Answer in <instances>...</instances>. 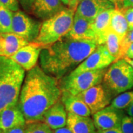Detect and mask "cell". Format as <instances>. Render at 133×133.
<instances>
[{
  "label": "cell",
  "instance_id": "28",
  "mask_svg": "<svg viewBox=\"0 0 133 133\" xmlns=\"http://www.w3.org/2000/svg\"><path fill=\"white\" fill-rule=\"evenodd\" d=\"M0 5L8 8L12 12L19 11V1L18 0H0Z\"/></svg>",
  "mask_w": 133,
  "mask_h": 133
},
{
  "label": "cell",
  "instance_id": "43",
  "mask_svg": "<svg viewBox=\"0 0 133 133\" xmlns=\"http://www.w3.org/2000/svg\"><path fill=\"white\" fill-rule=\"evenodd\" d=\"M121 1H123V0H121Z\"/></svg>",
  "mask_w": 133,
  "mask_h": 133
},
{
  "label": "cell",
  "instance_id": "41",
  "mask_svg": "<svg viewBox=\"0 0 133 133\" xmlns=\"http://www.w3.org/2000/svg\"><path fill=\"white\" fill-rule=\"evenodd\" d=\"M118 1H119V4L120 3H121V4H122V1H121V0H118Z\"/></svg>",
  "mask_w": 133,
  "mask_h": 133
},
{
  "label": "cell",
  "instance_id": "42",
  "mask_svg": "<svg viewBox=\"0 0 133 133\" xmlns=\"http://www.w3.org/2000/svg\"><path fill=\"white\" fill-rule=\"evenodd\" d=\"M3 132V131L1 130V129H0V133H2Z\"/></svg>",
  "mask_w": 133,
  "mask_h": 133
},
{
  "label": "cell",
  "instance_id": "5",
  "mask_svg": "<svg viewBox=\"0 0 133 133\" xmlns=\"http://www.w3.org/2000/svg\"><path fill=\"white\" fill-rule=\"evenodd\" d=\"M102 82L113 96L126 92L133 87V67L124 59L118 60L106 70Z\"/></svg>",
  "mask_w": 133,
  "mask_h": 133
},
{
  "label": "cell",
  "instance_id": "12",
  "mask_svg": "<svg viewBox=\"0 0 133 133\" xmlns=\"http://www.w3.org/2000/svg\"><path fill=\"white\" fill-rule=\"evenodd\" d=\"M42 49V47L35 43H30L29 45L22 48L9 58L25 70L29 71L36 65Z\"/></svg>",
  "mask_w": 133,
  "mask_h": 133
},
{
  "label": "cell",
  "instance_id": "25",
  "mask_svg": "<svg viewBox=\"0 0 133 133\" xmlns=\"http://www.w3.org/2000/svg\"><path fill=\"white\" fill-rule=\"evenodd\" d=\"M26 133H54L52 129L43 122L27 124Z\"/></svg>",
  "mask_w": 133,
  "mask_h": 133
},
{
  "label": "cell",
  "instance_id": "30",
  "mask_svg": "<svg viewBox=\"0 0 133 133\" xmlns=\"http://www.w3.org/2000/svg\"><path fill=\"white\" fill-rule=\"evenodd\" d=\"M35 1V0H18L19 4H21L23 9L27 12H31Z\"/></svg>",
  "mask_w": 133,
  "mask_h": 133
},
{
  "label": "cell",
  "instance_id": "23",
  "mask_svg": "<svg viewBox=\"0 0 133 133\" xmlns=\"http://www.w3.org/2000/svg\"><path fill=\"white\" fill-rule=\"evenodd\" d=\"M13 13L11 10L0 5V33L11 32Z\"/></svg>",
  "mask_w": 133,
  "mask_h": 133
},
{
  "label": "cell",
  "instance_id": "29",
  "mask_svg": "<svg viewBox=\"0 0 133 133\" xmlns=\"http://www.w3.org/2000/svg\"><path fill=\"white\" fill-rule=\"evenodd\" d=\"M120 8L122 12L125 16L126 21L128 24L129 29L133 28V8Z\"/></svg>",
  "mask_w": 133,
  "mask_h": 133
},
{
  "label": "cell",
  "instance_id": "34",
  "mask_svg": "<svg viewBox=\"0 0 133 133\" xmlns=\"http://www.w3.org/2000/svg\"><path fill=\"white\" fill-rule=\"evenodd\" d=\"M81 0H70V2L69 4V8H70L71 9H74L76 11V8L79 3L80 2Z\"/></svg>",
  "mask_w": 133,
  "mask_h": 133
},
{
  "label": "cell",
  "instance_id": "2",
  "mask_svg": "<svg viewBox=\"0 0 133 133\" xmlns=\"http://www.w3.org/2000/svg\"><path fill=\"white\" fill-rule=\"evenodd\" d=\"M98 46L94 40L75 39L65 35L43 48L39 66L46 74L60 80L74 70Z\"/></svg>",
  "mask_w": 133,
  "mask_h": 133
},
{
  "label": "cell",
  "instance_id": "16",
  "mask_svg": "<svg viewBox=\"0 0 133 133\" xmlns=\"http://www.w3.org/2000/svg\"><path fill=\"white\" fill-rule=\"evenodd\" d=\"M61 0H35L31 13L36 17L45 21L64 8Z\"/></svg>",
  "mask_w": 133,
  "mask_h": 133
},
{
  "label": "cell",
  "instance_id": "37",
  "mask_svg": "<svg viewBox=\"0 0 133 133\" xmlns=\"http://www.w3.org/2000/svg\"><path fill=\"white\" fill-rule=\"evenodd\" d=\"M126 112L127 113L128 115L133 117V102L126 109Z\"/></svg>",
  "mask_w": 133,
  "mask_h": 133
},
{
  "label": "cell",
  "instance_id": "19",
  "mask_svg": "<svg viewBox=\"0 0 133 133\" xmlns=\"http://www.w3.org/2000/svg\"><path fill=\"white\" fill-rule=\"evenodd\" d=\"M61 101L68 113L83 116H90L92 115L87 105L77 95L74 96L62 91Z\"/></svg>",
  "mask_w": 133,
  "mask_h": 133
},
{
  "label": "cell",
  "instance_id": "14",
  "mask_svg": "<svg viewBox=\"0 0 133 133\" xmlns=\"http://www.w3.org/2000/svg\"><path fill=\"white\" fill-rule=\"evenodd\" d=\"M68 112L64 105L59 100L46 111L41 122L44 123L52 130L66 126Z\"/></svg>",
  "mask_w": 133,
  "mask_h": 133
},
{
  "label": "cell",
  "instance_id": "6",
  "mask_svg": "<svg viewBox=\"0 0 133 133\" xmlns=\"http://www.w3.org/2000/svg\"><path fill=\"white\" fill-rule=\"evenodd\" d=\"M106 70V69H104L85 71L75 75H68L59 80L61 90L72 95H78L93 86L101 84Z\"/></svg>",
  "mask_w": 133,
  "mask_h": 133
},
{
  "label": "cell",
  "instance_id": "10",
  "mask_svg": "<svg viewBox=\"0 0 133 133\" xmlns=\"http://www.w3.org/2000/svg\"><path fill=\"white\" fill-rule=\"evenodd\" d=\"M124 116L123 110L115 109L109 105L93 114L92 118L97 130H106L121 128V121Z\"/></svg>",
  "mask_w": 133,
  "mask_h": 133
},
{
  "label": "cell",
  "instance_id": "26",
  "mask_svg": "<svg viewBox=\"0 0 133 133\" xmlns=\"http://www.w3.org/2000/svg\"><path fill=\"white\" fill-rule=\"evenodd\" d=\"M121 129L123 133H133V117L124 116L121 121Z\"/></svg>",
  "mask_w": 133,
  "mask_h": 133
},
{
  "label": "cell",
  "instance_id": "3",
  "mask_svg": "<svg viewBox=\"0 0 133 133\" xmlns=\"http://www.w3.org/2000/svg\"><path fill=\"white\" fill-rule=\"evenodd\" d=\"M25 73L9 57L0 56V112L18 104Z\"/></svg>",
  "mask_w": 133,
  "mask_h": 133
},
{
  "label": "cell",
  "instance_id": "39",
  "mask_svg": "<svg viewBox=\"0 0 133 133\" xmlns=\"http://www.w3.org/2000/svg\"><path fill=\"white\" fill-rule=\"evenodd\" d=\"M109 1H112V3H114L115 4V7H117L119 4V1L118 0H109Z\"/></svg>",
  "mask_w": 133,
  "mask_h": 133
},
{
  "label": "cell",
  "instance_id": "15",
  "mask_svg": "<svg viewBox=\"0 0 133 133\" xmlns=\"http://www.w3.org/2000/svg\"><path fill=\"white\" fill-rule=\"evenodd\" d=\"M30 43L12 32L0 33V56L10 57Z\"/></svg>",
  "mask_w": 133,
  "mask_h": 133
},
{
  "label": "cell",
  "instance_id": "9",
  "mask_svg": "<svg viewBox=\"0 0 133 133\" xmlns=\"http://www.w3.org/2000/svg\"><path fill=\"white\" fill-rule=\"evenodd\" d=\"M90 109L92 115L96 114L110 104L113 96L103 84H97L77 95Z\"/></svg>",
  "mask_w": 133,
  "mask_h": 133
},
{
  "label": "cell",
  "instance_id": "44",
  "mask_svg": "<svg viewBox=\"0 0 133 133\" xmlns=\"http://www.w3.org/2000/svg\"><path fill=\"white\" fill-rule=\"evenodd\" d=\"M2 133H3V132H2Z\"/></svg>",
  "mask_w": 133,
  "mask_h": 133
},
{
  "label": "cell",
  "instance_id": "11",
  "mask_svg": "<svg viewBox=\"0 0 133 133\" xmlns=\"http://www.w3.org/2000/svg\"><path fill=\"white\" fill-rule=\"evenodd\" d=\"M115 8V4L109 0H81L75 13L86 19L93 21L105 11Z\"/></svg>",
  "mask_w": 133,
  "mask_h": 133
},
{
  "label": "cell",
  "instance_id": "38",
  "mask_svg": "<svg viewBox=\"0 0 133 133\" xmlns=\"http://www.w3.org/2000/svg\"><path fill=\"white\" fill-rule=\"evenodd\" d=\"M123 59L133 67V59H129V58H127V57H124Z\"/></svg>",
  "mask_w": 133,
  "mask_h": 133
},
{
  "label": "cell",
  "instance_id": "35",
  "mask_svg": "<svg viewBox=\"0 0 133 133\" xmlns=\"http://www.w3.org/2000/svg\"><path fill=\"white\" fill-rule=\"evenodd\" d=\"M53 132H54V133H73L67 126L66 127L65 126V127L61 128L56 129L54 130Z\"/></svg>",
  "mask_w": 133,
  "mask_h": 133
},
{
  "label": "cell",
  "instance_id": "21",
  "mask_svg": "<svg viewBox=\"0 0 133 133\" xmlns=\"http://www.w3.org/2000/svg\"><path fill=\"white\" fill-rule=\"evenodd\" d=\"M110 29L121 38L124 39L129 29L128 24L120 8H115L111 16Z\"/></svg>",
  "mask_w": 133,
  "mask_h": 133
},
{
  "label": "cell",
  "instance_id": "32",
  "mask_svg": "<svg viewBox=\"0 0 133 133\" xmlns=\"http://www.w3.org/2000/svg\"><path fill=\"white\" fill-rule=\"evenodd\" d=\"M97 133H123L121 128H116L106 130H97Z\"/></svg>",
  "mask_w": 133,
  "mask_h": 133
},
{
  "label": "cell",
  "instance_id": "4",
  "mask_svg": "<svg viewBox=\"0 0 133 133\" xmlns=\"http://www.w3.org/2000/svg\"><path fill=\"white\" fill-rule=\"evenodd\" d=\"M75 11L64 8L41 23L38 37L33 43L44 48L65 36L71 30Z\"/></svg>",
  "mask_w": 133,
  "mask_h": 133
},
{
  "label": "cell",
  "instance_id": "40",
  "mask_svg": "<svg viewBox=\"0 0 133 133\" xmlns=\"http://www.w3.org/2000/svg\"><path fill=\"white\" fill-rule=\"evenodd\" d=\"M61 1H62V3H64V4L67 5V6H69V2H70V0H61Z\"/></svg>",
  "mask_w": 133,
  "mask_h": 133
},
{
  "label": "cell",
  "instance_id": "7",
  "mask_svg": "<svg viewBox=\"0 0 133 133\" xmlns=\"http://www.w3.org/2000/svg\"><path fill=\"white\" fill-rule=\"evenodd\" d=\"M41 24L19 10L13 13L11 32L31 43L38 37Z\"/></svg>",
  "mask_w": 133,
  "mask_h": 133
},
{
  "label": "cell",
  "instance_id": "33",
  "mask_svg": "<svg viewBox=\"0 0 133 133\" xmlns=\"http://www.w3.org/2000/svg\"><path fill=\"white\" fill-rule=\"evenodd\" d=\"M124 57L129 58L130 59H133V43H131L128 46V47Z\"/></svg>",
  "mask_w": 133,
  "mask_h": 133
},
{
  "label": "cell",
  "instance_id": "27",
  "mask_svg": "<svg viewBox=\"0 0 133 133\" xmlns=\"http://www.w3.org/2000/svg\"><path fill=\"white\" fill-rule=\"evenodd\" d=\"M133 43V28L129 29L127 34L122 40V55L123 59L124 57L127 48L131 43Z\"/></svg>",
  "mask_w": 133,
  "mask_h": 133
},
{
  "label": "cell",
  "instance_id": "18",
  "mask_svg": "<svg viewBox=\"0 0 133 133\" xmlns=\"http://www.w3.org/2000/svg\"><path fill=\"white\" fill-rule=\"evenodd\" d=\"M66 126L73 133H97L93 119L68 113Z\"/></svg>",
  "mask_w": 133,
  "mask_h": 133
},
{
  "label": "cell",
  "instance_id": "20",
  "mask_svg": "<svg viewBox=\"0 0 133 133\" xmlns=\"http://www.w3.org/2000/svg\"><path fill=\"white\" fill-rule=\"evenodd\" d=\"M114 9L107 10L95 18L92 21V26L96 34V41L98 45H102L105 42L106 35L110 29L111 16Z\"/></svg>",
  "mask_w": 133,
  "mask_h": 133
},
{
  "label": "cell",
  "instance_id": "22",
  "mask_svg": "<svg viewBox=\"0 0 133 133\" xmlns=\"http://www.w3.org/2000/svg\"><path fill=\"white\" fill-rule=\"evenodd\" d=\"M121 43L122 40L121 38L110 29L106 35L105 42L104 44L111 56L115 59V61L123 59Z\"/></svg>",
  "mask_w": 133,
  "mask_h": 133
},
{
  "label": "cell",
  "instance_id": "31",
  "mask_svg": "<svg viewBox=\"0 0 133 133\" xmlns=\"http://www.w3.org/2000/svg\"><path fill=\"white\" fill-rule=\"evenodd\" d=\"M27 124L25 126H17L13 128L8 129L4 131H3V133H26Z\"/></svg>",
  "mask_w": 133,
  "mask_h": 133
},
{
  "label": "cell",
  "instance_id": "24",
  "mask_svg": "<svg viewBox=\"0 0 133 133\" xmlns=\"http://www.w3.org/2000/svg\"><path fill=\"white\" fill-rule=\"evenodd\" d=\"M133 102V91L123 92L112 100L110 105L114 109L123 110Z\"/></svg>",
  "mask_w": 133,
  "mask_h": 133
},
{
  "label": "cell",
  "instance_id": "8",
  "mask_svg": "<svg viewBox=\"0 0 133 133\" xmlns=\"http://www.w3.org/2000/svg\"><path fill=\"white\" fill-rule=\"evenodd\" d=\"M115 61V59L111 56L105 45H99L89 57L69 75H75L88 71L106 69Z\"/></svg>",
  "mask_w": 133,
  "mask_h": 133
},
{
  "label": "cell",
  "instance_id": "36",
  "mask_svg": "<svg viewBox=\"0 0 133 133\" xmlns=\"http://www.w3.org/2000/svg\"><path fill=\"white\" fill-rule=\"evenodd\" d=\"M133 8V0H123L122 7L123 8Z\"/></svg>",
  "mask_w": 133,
  "mask_h": 133
},
{
  "label": "cell",
  "instance_id": "1",
  "mask_svg": "<svg viewBox=\"0 0 133 133\" xmlns=\"http://www.w3.org/2000/svg\"><path fill=\"white\" fill-rule=\"evenodd\" d=\"M59 79L36 65L28 71L20 93L18 105L26 123L41 122L49 108L61 100Z\"/></svg>",
  "mask_w": 133,
  "mask_h": 133
},
{
  "label": "cell",
  "instance_id": "13",
  "mask_svg": "<svg viewBox=\"0 0 133 133\" xmlns=\"http://www.w3.org/2000/svg\"><path fill=\"white\" fill-rule=\"evenodd\" d=\"M75 39L96 41V34L93 30L92 21L75 14L71 30L66 35Z\"/></svg>",
  "mask_w": 133,
  "mask_h": 133
},
{
  "label": "cell",
  "instance_id": "17",
  "mask_svg": "<svg viewBox=\"0 0 133 133\" xmlns=\"http://www.w3.org/2000/svg\"><path fill=\"white\" fill-rule=\"evenodd\" d=\"M26 124V119L18 104L0 112V129L2 131Z\"/></svg>",
  "mask_w": 133,
  "mask_h": 133
}]
</instances>
